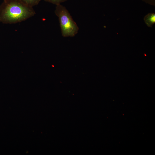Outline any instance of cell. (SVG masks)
I'll use <instances>...</instances> for the list:
<instances>
[{"label": "cell", "instance_id": "4", "mask_svg": "<svg viewBox=\"0 0 155 155\" xmlns=\"http://www.w3.org/2000/svg\"><path fill=\"white\" fill-rule=\"evenodd\" d=\"M23 3L30 7L33 6L38 4L40 0H21Z\"/></svg>", "mask_w": 155, "mask_h": 155}, {"label": "cell", "instance_id": "2", "mask_svg": "<svg viewBox=\"0 0 155 155\" xmlns=\"http://www.w3.org/2000/svg\"><path fill=\"white\" fill-rule=\"evenodd\" d=\"M55 13L58 18L62 36H75L78 33L79 28L66 8L61 4L56 5Z\"/></svg>", "mask_w": 155, "mask_h": 155}, {"label": "cell", "instance_id": "1", "mask_svg": "<svg viewBox=\"0 0 155 155\" xmlns=\"http://www.w3.org/2000/svg\"><path fill=\"white\" fill-rule=\"evenodd\" d=\"M35 13L33 7L21 0H4L0 5V22L16 24L27 20Z\"/></svg>", "mask_w": 155, "mask_h": 155}, {"label": "cell", "instance_id": "5", "mask_svg": "<svg viewBox=\"0 0 155 155\" xmlns=\"http://www.w3.org/2000/svg\"><path fill=\"white\" fill-rule=\"evenodd\" d=\"M67 0H44L46 2H48L57 5L61 3L64 2Z\"/></svg>", "mask_w": 155, "mask_h": 155}, {"label": "cell", "instance_id": "6", "mask_svg": "<svg viewBox=\"0 0 155 155\" xmlns=\"http://www.w3.org/2000/svg\"><path fill=\"white\" fill-rule=\"evenodd\" d=\"M146 3L154 5L155 3V0H143Z\"/></svg>", "mask_w": 155, "mask_h": 155}, {"label": "cell", "instance_id": "3", "mask_svg": "<svg viewBox=\"0 0 155 155\" xmlns=\"http://www.w3.org/2000/svg\"><path fill=\"white\" fill-rule=\"evenodd\" d=\"M145 22L149 27H152L155 22V15L153 13H149L144 18Z\"/></svg>", "mask_w": 155, "mask_h": 155}]
</instances>
